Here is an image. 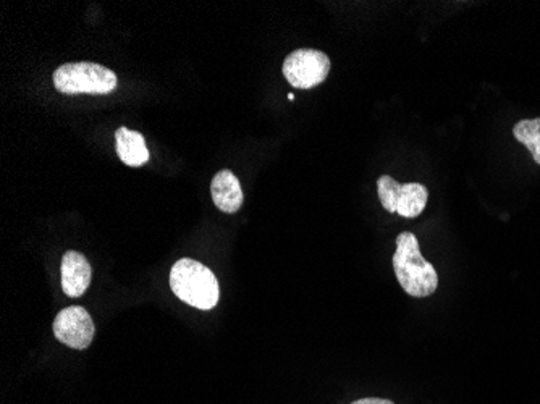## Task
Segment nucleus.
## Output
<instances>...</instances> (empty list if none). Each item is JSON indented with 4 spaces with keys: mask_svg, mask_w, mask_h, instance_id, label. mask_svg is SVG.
I'll return each instance as SVG.
<instances>
[{
    "mask_svg": "<svg viewBox=\"0 0 540 404\" xmlns=\"http://www.w3.org/2000/svg\"><path fill=\"white\" fill-rule=\"evenodd\" d=\"M393 270L401 288L413 298H427L434 295L439 287V277L434 266L424 259L418 238L411 232H403L397 236Z\"/></svg>",
    "mask_w": 540,
    "mask_h": 404,
    "instance_id": "obj_1",
    "label": "nucleus"
},
{
    "mask_svg": "<svg viewBox=\"0 0 540 404\" xmlns=\"http://www.w3.org/2000/svg\"><path fill=\"white\" fill-rule=\"evenodd\" d=\"M170 288L183 303L211 311L219 303V282L211 269L193 259H180L170 270Z\"/></svg>",
    "mask_w": 540,
    "mask_h": 404,
    "instance_id": "obj_2",
    "label": "nucleus"
},
{
    "mask_svg": "<svg viewBox=\"0 0 540 404\" xmlns=\"http://www.w3.org/2000/svg\"><path fill=\"white\" fill-rule=\"evenodd\" d=\"M117 85L112 70L91 62L65 64L54 73L55 89L62 94H109Z\"/></svg>",
    "mask_w": 540,
    "mask_h": 404,
    "instance_id": "obj_3",
    "label": "nucleus"
},
{
    "mask_svg": "<svg viewBox=\"0 0 540 404\" xmlns=\"http://www.w3.org/2000/svg\"><path fill=\"white\" fill-rule=\"evenodd\" d=\"M377 193L385 211L414 219L424 212L429 199V191L421 183L401 185L390 175H382L377 180Z\"/></svg>",
    "mask_w": 540,
    "mask_h": 404,
    "instance_id": "obj_4",
    "label": "nucleus"
},
{
    "mask_svg": "<svg viewBox=\"0 0 540 404\" xmlns=\"http://www.w3.org/2000/svg\"><path fill=\"white\" fill-rule=\"evenodd\" d=\"M282 70L288 83L295 88H316L329 76V55L316 49H298L288 55Z\"/></svg>",
    "mask_w": 540,
    "mask_h": 404,
    "instance_id": "obj_5",
    "label": "nucleus"
},
{
    "mask_svg": "<svg viewBox=\"0 0 540 404\" xmlns=\"http://www.w3.org/2000/svg\"><path fill=\"white\" fill-rule=\"evenodd\" d=\"M54 335L73 350H86L94 338V322L81 306H70L55 317Z\"/></svg>",
    "mask_w": 540,
    "mask_h": 404,
    "instance_id": "obj_6",
    "label": "nucleus"
},
{
    "mask_svg": "<svg viewBox=\"0 0 540 404\" xmlns=\"http://www.w3.org/2000/svg\"><path fill=\"white\" fill-rule=\"evenodd\" d=\"M62 290L70 298H80L85 295L91 285V266L88 259L76 251H68L62 259Z\"/></svg>",
    "mask_w": 540,
    "mask_h": 404,
    "instance_id": "obj_7",
    "label": "nucleus"
},
{
    "mask_svg": "<svg viewBox=\"0 0 540 404\" xmlns=\"http://www.w3.org/2000/svg\"><path fill=\"white\" fill-rule=\"evenodd\" d=\"M212 201L225 214H235L243 206V190L240 180L230 170H220L211 183Z\"/></svg>",
    "mask_w": 540,
    "mask_h": 404,
    "instance_id": "obj_8",
    "label": "nucleus"
},
{
    "mask_svg": "<svg viewBox=\"0 0 540 404\" xmlns=\"http://www.w3.org/2000/svg\"><path fill=\"white\" fill-rule=\"evenodd\" d=\"M115 146L120 160L128 167H141L149 160L148 146L138 131L119 128L115 131Z\"/></svg>",
    "mask_w": 540,
    "mask_h": 404,
    "instance_id": "obj_9",
    "label": "nucleus"
},
{
    "mask_svg": "<svg viewBox=\"0 0 540 404\" xmlns=\"http://www.w3.org/2000/svg\"><path fill=\"white\" fill-rule=\"evenodd\" d=\"M513 135L519 143L524 144L531 151L536 164L540 165V118L521 120L516 123Z\"/></svg>",
    "mask_w": 540,
    "mask_h": 404,
    "instance_id": "obj_10",
    "label": "nucleus"
},
{
    "mask_svg": "<svg viewBox=\"0 0 540 404\" xmlns=\"http://www.w3.org/2000/svg\"><path fill=\"white\" fill-rule=\"evenodd\" d=\"M351 404H395L393 401L384 400V398H363Z\"/></svg>",
    "mask_w": 540,
    "mask_h": 404,
    "instance_id": "obj_11",
    "label": "nucleus"
}]
</instances>
